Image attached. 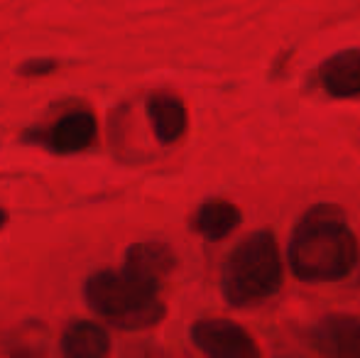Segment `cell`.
Segmentation results:
<instances>
[{"instance_id":"3957f363","label":"cell","mask_w":360,"mask_h":358,"mask_svg":"<svg viewBox=\"0 0 360 358\" xmlns=\"http://www.w3.org/2000/svg\"><path fill=\"white\" fill-rule=\"evenodd\" d=\"M84 295L89 307L113 326L125 331H140L160 324L165 305L160 292L147 290L123 270H101L86 280Z\"/></svg>"},{"instance_id":"7c38bea8","label":"cell","mask_w":360,"mask_h":358,"mask_svg":"<svg viewBox=\"0 0 360 358\" xmlns=\"http://www.w3.org/2000/svg\"><path fill=\"white\" fill-rule=\"evenodd\" d=\"M54 69H57V62H52V59H32V62H25L20 67V74L22 77H44Z\"/></svg>"},{"instance_id":"4fadbf2b","label":"cell","mask_w":360,"mask_h":358,"mask_svg":"<svg viewBox=\"0 0 360 358\" xmlns=\"http://www.w3.org/2000/svg\"><path fill=\"white\" fill-rule=\"evenodd\" d=\"M5 224H8V214H5V211L0 209V231L5 229Z\"/></svg>"},{"instance_id":"9c48e42d","label":"cell","mask_w":360,"mask_h":358,"mask_svg":"<svg viewBox=\"0 0 360 358\" xmlns=\"http://www.w3.org/2000/svg\"><path fill=\"white\" fill-rule=\"evenodd\" d=\"M147 118H150L152 130H155V138L165 145L176 143L186 130V108L172 94L150 96V101H147Z\"/></svg>"},{"instance_id":"6da1fadb","label":"cell","mask_w":360,"mask_h":358,"mask_svg":"<svg viewBox=\"0 0 360 358\" xmlns=\"http://www.w3.org/2000/svg\"><path fill=\"white\" fill-rule=\"evenodd\" d=\"M358 263V241L336 204H319L304 214L289 243V268L299 280L333 282Z\"/></svg>"},{"instance_id":"5b68a950","label":"cell","mask_w":360,"mask_h":358,"mask_svg":"<svg viewBox=\"0 0 360 358\" xmlns=\"http://www.w3.org/2000/svg\"><path fill=\"white\" fill-rule=\"evenodd\" d=\"M309 346L326 358H360V317H321L309 329Z\"/></svg>"},{"instance_id":"52a82bcc","label":"cell","mask_w":360,"mask_h":358,"mask_svg":"<svg viewBox=\"0 0 360 358\" xmlns=\"http://www.w3.org/2000/svg\"><path fill=\"white\" fill-rule=\"evenodd\" d=\"M96 118L89 110H72L64 113L52 128L44 133V145L57 155H76L81 150L91 148L96 140Z\"/></svg>"},{"instance_id":"8fae6325","label":"cell","mask_w":360,"mask_h":358,"mask_svg":"<svg viewBox=\"0 0 360 358\" xmlns=\"http://www.w3.org/2000/svg\"><path fill=\"white\" fill-rule=\"evenodd\" d=\"M238 224H240V211H238L236 204H231L226 199H209L199 206L191 226L204 238L221 241L228 234H233L238 229Z\"/></svg>"},{"instance_id":"8992f818","label":"cell","mask_w":360,"mask_h":358,"mask_svg":"<svg viewBox=\"0 0 360 358\" xmlns=\"http://www.w3.org/2000/svg\"><path fill=\"white\" fill-rule=\"evenodd\" d=\"M176 265V258L165 243L157 241H143L135 243L133 248H128L125 253V265L123 272L128 277H133L135 282H140L147 290H162V282L172 275Z\"/></svg>"},{"instance_id":"7a4b0ae2","label":"cell","mask_w":360,"mask_h":358,"mask_svg":"<svg viewBox=\"0 0 360 358\" xmlns=\"http://www.w3.org/2000/svg\"><path fill=\"white\" fill-rule=\"evenodd\" d=\"M282 285V260L270 231L245 236L226 258L221 272L223 297L233 307H250L272 297Z\"/></svg>"},{"instance_id":"ba28073f","label":"cell","mask_w":360,"mask_h":358,"mask_svg":"<svg viewBox=\"0 0 360 358\" xmlns=\"http://www.w3.org/2000/svg\"><path fill=\"white\" fill-rule=\"evenodd\" d=\"M323 89L336 98L360 96V49H343L319 67Z\"/></svg>"},{"instance_id":"30bf717a","label":"cell","mask_w":360,"mask_h":358,"mask_svg":"<svg viewBox=\"0 0 360 358\" xmlns=\"http://www.w3.org/2000/svg\"><path fill=\"white\" fill-rule=\"evenodd\" d=\"M108 351V331L96 321H74L62 334L64 358H105Z\"/></svg>"},{"instance_id":"5bb4252c","label":"cell","mask_w":360,"mask_h":358,"mask_svg":"<svg viewBox=\"0 0 360 358\" xmlns=\"http://www.w3.org/2000/svg\"><path fill=\"white\" fill-rule=\"evenodd\" d=\"M289 358H299V356H289Z\"/></svg>"},{"instance_id":"277c9868","label":"cell","mask_w":360,"mask_h":358,"mask_svg":"<svg viewBox=\"0 0 360 358\" xmlns=\"http://www.w3.org/2000/svg\"><path fill=\"white\" fill-rule=\"evenodd\" d=\"M191 341L209 358H260L255 339L228 319H201L191 326Z\"/></svg>"}]
</instances>
